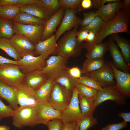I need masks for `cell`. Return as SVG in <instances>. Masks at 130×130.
Here are the masks:
<instances>
[{"label": "cell", "instance_id": "cell-39", "mask_svg": "<svg viewBox=\"0 0 130 130\" xmlns=\"http://www.w3.org/2000/svg\"><path fill=\"white\" fill-rule=\"evenodd\" d=\"M37 0H0V6L11 5L20 7L24 6L36 2Z\"/></svg>", "mask_w": 130, "mask_h": 130}, {"label": "cell", "instance_id": "cell-33", "mask_svg": "<svg viewBox=\"0 0 130 130\" xmlns=\"http://www.w3.org/2000/svg\"><path fill=\"white\" fill-rule=\"evenodd\" d=\"M20 7L11 5L0 6V17L9 20L13 21L17 15L20 12Z\"/></svg>", "mask_w": 130, "mask_h": 130}, {"label": "cell", "instance_id": "cell-23", "mask_svg": "<svg viewBox=\"0 0 130 130\" xmlns=\"http://www.w3.org/2000/svg\"><path fill=\"white\" fill-rule=\"evenodd\" d=\"M17 89L8 85L0 81V98L6 101L14 110L18 106L17 100Z\"/></svg>", "mask_w": 130, "mask_h": 130}, {"label": "cell", "instance_id": "cell-26", "mask_svg": "<svg viewBox=\"0 0 130 130\" xmlns=\"http://www.w3.org/2000/svg\"><path fill=\"white\" fill-rule=\"evenodd\" d=\"M77 80L71 76L66 68L54 79L55 83L59 84L70 91H72L78 84Z\"/></svg>", "mask_w": 130, "mask_h": 130}, {"label": "cell", "instance_id": "cell-52", "mask_svg": "<svg viewBox=\"0 0 130 130\" xmlns=\"http://www.w3.org/2000/svg\"><path fill=\"white\" fill-rule=\"evenodd\" d=\"M82 7L85 9L90 8L92 5V1L91 0H83L81 2Z\"/></svg>", "mask_w": 130, "mask_h": 130}, {"label": "cell", "instance_id": "cell-30", "mask_svg": "<svg viewBox=\"0 0 130 130\" xmlns=\"http://www.w3.org/2000/svg\"><path fill=\"white\" fill-rule=\"evenodd\" d=\"M13 21L0 17V38L10 39L14 34Z\"/></svg>", "mask_w": 130, "mask_h": 130}, {"label": "cell", "instance_id": "cell-25", "mask_svg": "<svg viewBox=\"0 0 130 130\" xmlns=\"http://www.w3.org/2000/svg\"><path fill=\"white\" fill-rule=\"evenodd\" d=\"M55 83L54 79H48L35 91V97L37 102L48 101Z\"/></svg>", "mask_w": 130, "mask_h": 130}, {"label": "cell", "instance_id": "cell-15", "mask_svg": "<svg viewBox=\"0 0 130 130\" xmlns=\"http://www.w3.org/2000/svg\"><path fill=\"white\" fill-rule=\"evenodd\" d=\"M17 100L20 107H33L37 102L35 91L24 83L17 87Z\"/></svg>", "mask_w": 130, "mask_h": 130}, {"label": "cell", "instance_id": "cell-55", "mask_svg": "<svg viewBox=\"0 0 130 130\" xmlns=\"http://www.w3.org/2000/svg\"><path fill=\"white\" fill-rule=\"evenodd\" d=\"M75 130H79L78 123H77Z\"/></svg>", "mask_w": 130, "mask_h": 130}, {"label": "cell", "instance_id": "cell-21", "mask_svg": "<svg viewBox=\"0 0 130 130\" xmlns=\"http://www.w3.org/2000/svg\"><path fill=\"white\" fill-rule=\"evenodd\" d=\"M107 41L96 43L86 42L82 44V47L87 51L85 56L87 59H97L103 58L108 50Z\"/></svg>", "mask_w": 130, "mask_h": 130}, {"label": "cell", "instance_id": "cell-29", "mask_svg": "<svg viewBox=\"0 0 130 130\" xmlns=\"http://www.w3.org/2000/svg\"><path fill=\"white\" fill-rule=\"evenodd\" d=\"M104 59H87L84 61L81 69V73L84 74L95 71L102 67L106 62Z\"/></svg>", "mask_w": 130, "mask_h": 130}, {"label": "cell", "instance_id": "cell-7", "mask_svg": "<svg viewBox=\"0 0 130 130\" xmlns=\"http://www.w3.org/2000/svg\"><path fill=\"white\" fill-rule=\"evenodd\" d=\"M115 85L103 88L102 90L98 91L94 98L95 107L96 108L102 103L108 100L114 101L120 105L126 104V98L117 89Z\"/></svg>", "mask_w": 130, "mask_h": 130}, {"label": "cell", "instance_id": "cell-8", "mask_svg": "<svg viewBox=\"0 0 130 130\" xmlns=\"http://www.w3.org/2000/svg\"><path fill=\"white\" fill-rule=\"evenodd\" d=\"M39 124L46 125L50 121L61 119V111L56 110L48 102H37L34 106Z\"/></svg>", "mask_w": 130, "mask_h": 130}, {"label": "cell", "instance_id": "cell-45", "mask_svg": "<svg viewBox=\"0 0 130 130\" xmlns=\"http://www.w3.org/2000/svg\"><path fill=\"white\" fill-rule=\"evenodd\" d=\"M67 69L69 74L73 78L78 80L81 77V71L78 67L74 66Z\"/></svg>", "mask_w": 130, "mask_h": 130}, {"label": "cell", "instance_id": "cell-6", "mask_svg": "<svg viewBox=\"0 0 130 130\" xmlns=\"http://www.w3.org/2000/svg\"><path fill=\"white\" fill-rule=\"evenodd\" d=\"M78 94L76 87L72 91V98L69 104L64 110L61 111L60 119L62 123H77L82 117Z\"/></svg>", "mask_w": 130, "mask_h": 130}, {"label": "cell", "instance_id": "cell-4", "mask_svg": "<svg viewBox=\"0 0 130 130\" xmlns=\"http://www.w3.org/2000/svg\"><path fill=\"white\" fill-rule=\"evenodd\" d=\"M12 117L13 124L16 127L21 129L26 126L33 127L39 124L33 107H18L14 110Z\"/></svg>", "mask_w": 130, "mask_h": 130}, {"label": "cell", "instance_id": "cell-40", "mask_svg": "<svg viewBox=\"0 0 130 130\" xmlns=\"http://www.w3.org/2000/svg\"><path fill=\"white\" fill-rule=\"evenodd\" d=\"M82 0H59L61 7L65 9H71L81 10L80 3Z\"/></svg>", "mask_w": 130, "mask_h": 130}, {"label": "cell", "instance_id": "cell-46", "mask_svg": "<svg viewBox=\"0 0 130 130\" xmlns=\"http://www.w3.org/2000/svg\"><path fill=\"white\" fill-rule=\"evenodd\" d=\"M119 0H91L92 4L94 7L98 9L102 5L106 3L115 2L118 1Z\"/></svg>", "mask_w": 130, "mask_h": 130}, {"label": "cell", "instance_id": "cell-43", "mask_svg": "<svg viewBox=\"0 0 130 130\" xmlns=\"http://www.w3.org/2000/svg\"><path fill=\"white\" fill-rule=\"evenodd\" d=\"M127 123L124 121L118 123H112L107 124L102 127L100 130H121L126 127Z\"/></svg>", "mask_w": 130, "mask_h": 130}, {"label": "cell", "instance_id": "cell-16", "mask_svg": "<svg viewBox=\"0 0 130 130\" xmlns=\"http://www.w3.org/2000/svg\"><path fill=\"white\" fill-rule=\"evenodd\" d=\"M114 73L117 89L126 98L130 97V74L124 72L116 68L112 63L109 61Z\"/></svg>", "mask_w": 130, "mask_h": 130}, {"label": "cell", "instance_id": "cell-13", "mask_svg": "<svg viewBox=\"0 0 130 130\" xmlns=\"http://www.w3.org/2000/svg\"><path fill=\"white\" fill-rule=\"evenodd\" d=\"M85 75L95 79L103 88L116 84L113 70L109 61L99 69Z\"/></svg>", "mask_w": 130, "mask_h": 130}, {"label": "cell", "instance_id": "cell-38", "mask_svg": "<svg viewBox=\"0 0 130 130\" xmlns=\"http://www.w3.org/2000/svg\"><path fill=\"white\" fill-rule=\"evenodd\" d=\"M78 84H82L94 88L98 91L103 88L95 79L85 74L83 75L77 80Z\"/></svg>", "mask_w": 130, "mask_h": 130}, {"label": "cell", "instance_id": "cell-14", "mask_svg": "<svg viewBox=\"0 0 130 130\" xmlns=\"http://www.w3.org/2000/svg\"><path fill=\"white\" fill-rule=\"evenodd\" d=\"M9 40L22 58L29 55L37 56L35 45L24 35L15 33Z\"/></svg>", "mask_w": 130, "mask_h": 130}, {"label": "cell", "instance_id": "cell-27", "mask_svg": "<svg viewBox=\"0 0 130 130\" xmlns=\"http://www.w3.org/2000/svg\"><path fill=\"white\" fill-rule=\"evenodd\" d=\"M13 21L23 25L33 26H45L47 22L29 14L23 12H20L15 16Z\"/></svg>", "mask_w": 130, "mask_h": 130}, {"label": "cell", "instance_id": "cell-2", "mask_svg": "<svg viewBox=\"0 0 130 130\" xmlns=\"http://www.w3.org/2000/svg\"><path fill=\"white\" fill-rule=\"evenodd\" d=\"M79 26L67 31L57 43L56 55L68 59L77 57L81 54L83 44L78 42L76 38Z\"/></svg>", "mask_w": 130, "mask_h": 130}, {"label": "cell", "instance_id": "cell-50", "mask_svg": "<svg viewBox=\"0 0 130 130\" xmlns=\"http://www.w3.org/2000/svg\"><path fill=\"white\" fill-rule=\"evenodd\" d=\"M119 117H122L124 121L127 123L130 122V112H121L118 114Z\"/></svg>", "mask_w": 130, "mask_h": 130}, {"label": "cell", "instance_id": "cell-49", "mask_svg": "<svg viewBox=\"0 0 130 130\" xmlns=\"http://www.w3.org/2000/svg\"><path fill=\"white\" fill-rule=\"evenodd\" d=\"M10 64L18 65V61L10 59L0 55V65L5 64Z\"/></svg>", "mask_w": 130, "mask_h": 130}, {"label": "cell", "instance_id": "cell-9", "mask_svg": "<svg viewBox=\"0 0 130 130\" xmlns=\"http://www.w3.org/2000/svg\"><path fill=\"white\" fill-rule=\"evenodd\" d=\"M68 59L59 55H53L46 60V65L42 71L48 79H54L64 69Z\"/></svg>", "mask_w": 130, "mask_h": 130}, {"label": "cell", "instance_id": "cell-3", "mask_svg": "<svg viewBox=\"0 0 130 130\" xmlns=\"http://www.w3.org/2000/svg\"><path fill=\"white\" fill-rule=\"evenodd\" d=\"M25 75L18 65L10 64L0 65V81L8 85L17 87L24 83Z\"/></svg>", "mask_w": 130, "mask_h": 130}, {"label": "cell", "instance_id": "cell-1", "mask_svg": "<svg viewBox=\"0 0 130 130\" xmlns=\"http://www.w3.org/2000/svg\"><path fill=\"white\" fill-rule=\"evenodd\" d=\"M130 12L122 9L117 13L114 18L110 21L104 22L101 28L96 35L94 42L102 43L107 36L113 34L124 32L130 34Z\"/></svg>", "mask_w": 130, "mask_h": 130}, {"label": "cell", "instance_id": "cell-53", "mask_svg": "<svg viewBox=\"0 0 130 130\" xmlns=\"http://www.w3.org/2000/svg\"><path fill=\"white\" fill-rule=\"evenodd\" d=\"M123 6L122 9L130 12V0H124L122 2Z\"/></svg>", "mask_w": 130, "mask_h": 130}, {"label": "cell", "instance_id": "cell-10", "mask_svg": "<svg viewBox=\"0 0 130 130\" xmlns=\"http://www.w3.org/2000/svg\"><path fill=\"white\" fill-rule=\"evenodd\" d=\"M78 11V10L76 9H65L63 17L55 34L57 41L65 32L80 25L82 20L76 15Z\"/></svg>", "mask_w": 130, "mask_h": 130}, {"label": "cell", "instance_id": "cell-54", "mask_svg": "<svg viewBox=\"0 0 130 130\" xmlns=\"http://www.w3.org/2000/svg\"><path fill=\"white\" fill-rule=\"evenodd\" d=\"M9 127L5 124L0 125V130H10Z\"/></svg>", "mask_w": 130, "mask_h": 130}, {"label": "cell", "instance_id": "cell-36", "mask_svg": "<svg viewBox=\"0 0 130 130\" xmlns=\"http://www.w3.org/2000/svg\"><path fill=\"white\" fill-rule=\"evenodd\" d=\"M78 92V97L93 98L98 91L95 89L85 85L78 84L77 86Z\"/></svg>", "mask_w": 130, "mask_h": 130}, {"label": "cell", "instance_id": "cell-5", "mask_svg": "<svg viewBox=\"0 0 130 130\" xmlns=\"http://www.w3.org/2000/svg\"><path fill=\"white\" fill-rule=\"evenodd\" d=\"M72 91H68L59 84L55 83L48 102L56 110L63 111L71 101Z\"/></svg>", "mask_w": 130, "mask_h": 130}, {"label": "cell", "instance_id": "cell-47", "mask_svg": "<svg viewBox=\"0 0 130 130\" xmlns=\"http://www.w3.org/2000/svg\"><path fill=\"white\" fill-rule=\"evenodd\" d=\"M88 32L86 30H81L77 31L76 34V38L78 41L81 43L86 40Z\"/></svg>", "mask_w": 130, "mask_h": 130}, {"label": "cell", "instance_id": "cell-31", "mask_svg": "<svg viewBox=\"0 0 130 130\" xmlns=\"http://www.w3.org/2000/svg\"><path fill=\"white\" fill-rule=\"evenodd\" d=\"M78 98L79 107L82 115H85L93 114L96 108L95 106L94 98L79 97Z\"/></svg>", "mask_w": 130, "mask_h": 130}, {"label": "cell", "instance_id": "cell-44", "mask_svg": "<svg viewBox=\"0 0 130 130\" xmlns=\"http://www.w3.org/2000/svg\"><path fill=\"white\" fill-rule=\"evenodd\" d=\"M62 122L57 119L50 121L46 125L49 130H61Z\"/></svg>", "mask_w": 130, "mask_h": 130}, {"label": "cell", "instance_id": "cell-34", "mask_svg": "<svg viewBox=\"0 0 130 130\" xmlns=\"http://www.w3.org/2000/svg\"><path fill=\"white\" fill-rule=\"evenodd\" d=\"M93 114L82 115L77 122L79 130H88L98 123L97 119L94 117Z\"/></svg>", "mask_w": 130, "mask_h": 130}, {"label": "cell", "instance_id": "cell-22", "mask_svg": "<svg viewBox=\"0 0 130 130\" xmlns=\"http://www.w3.org/2000/svg\"><path fill=\"white\" fill-rule=\"evenodd\" d=\"M20 12L26 13L46 21L52 16L44 6L36 2L21 7Z\"/></svg>", "mask_w": 130, "mask_h": 130}, {"label": "cell", "instance_id": "cell-17", "mask_svg": "<svg viewBox=\"0 0 130 130\" xmlns=\"http://www.w3.org/2000/svg\"><path fill=\"white\" fill-rule=\"evenodd\" d=\"M107 45L108 50L110 51L112 58L113 62L112 63L114 66L120 70L130 73V65L125 62L117 45L111 38L107 41Z\"/></svg>", "mask_w": 130, "mask_h": 130}, {"label": "cell", "instance_id": "cell-56", "mask_svg": "<svg viewBox=\"0 0 130 130\" xmlns=\"http://www.w3.org/2000/svg\"><path fill=\"white\" fill-rule=\"evenodd\" d=\"M1 118H0V120H1Z\"/></svg>", "mask_w": 130, "mask_h": 130}, {"label": "cell", "instance_id": "cell-41", "mask_svg": "<svg viewBox=\"0 0 130 130\" xmlns=\"http://www.w3.org/2000/svg\"><path fill=\"white\" fill-rule=\"evenodd\" d=\"M14 110L9 105L4 104L0 99V118H8L13 116Z\"/></svg>", "mask_w": 130, "mask_h": 130}, {"label": "cell", "instance_id": "cell-11", "mask_svg": "<svg viewBox=\"0 0 130 130\" xmlns=\"http://www.w3.org/2000/svg\"><path fill=\"white\" fill-rule=\"evenodd\" d=\"M15 33L23 35L35 45L40 41L45 26L29 25L13 21Z\"/></svg>", "mask_w": 130, "mask_h": 130}, {"label": "cell", "instance_id": "cell-19", "mask_svg": "<svg viewBox=\"0 0 130 130\" xmlns=\"http://www.w3.org/2000/svg\"><path fill=\"white\" fill-rule=\"evenodd\" d=\"M65 9L61 7L57 12L47 21L45 25L41 38L43 41L52 36L63 17Z\"/></svg>", "mask_w": 130, "mask_h": 130}, {"label": "cell", "instance_id": "cell-32", "mask_svg": "<svg viewBox=\"0 0 130 130\" xmlns=\"http://www.w3.org/2000/svg\"><path fill=\"white\" fill-rule=\"evenodd\" d=\"M0 49L5 52L9 56L16 61H18L22 57L16 50L9 39L0 38Z\"/></svg>", "mask_w": 130, "mask_h": 130}, {"label": "cell", "instance_id": "cell-37", "mask_svg": "<svg viewBox=\"0 0 130 130\" xmlns=\"http://www.w3.org/2000/svg\"><path fill=\"white\" fill-rule=\"evenodd\" d=\"M104 22L100 17L97 16L87 26L81 27L79 31L86 30L88 32L92 31L96 35L101 28Z\"/></svg>", "mask_w": 130, "mask_h": 130}, {"label": "cell", "instance_id": "cell-24", "mask_svg": "<svg viewBox=\"0 0 130 130\" xmlns=\"http://www.w3.org/2000/svg\"><path fill=\"white\" fill-rule=\"evenodd\" d=\"M42 70H35L25 74L24 83L36 90L48 79Z\"/></svg>", "mask_w": 130, "mask_h": 130}, {"label": "cell", "instance_id": "cell-48", "mask_svg": "<svg viewBox=\"0 0 130 130\" xmlns=\"http://www.w3.org/2000/svg\"><path fill=\"white\" fill-rule=\"evenodd\" d=\"M77 124L76 122H72L66 123L62 122L61 130H75Z\"/></svg>", "mask_w": 130, "mask_h": 130}, {"label": "cell", "instance_id": "cell-28", "mask_svg": "<svg viewBox=\"0 0 130 130\" xmlns=\"http://www.w3.org/2000/svg\"><path fill=\"white\" fill-rule=\"evenodd\" d=\"M113 40L116 42L121 49L122 53L125 62L130 65V44L127 39L122 37L117 34L111 35Z\"/></svg>", "mask_w": 130, "mask_h": 130}, {"label": "cell", "instance_id": "cell-12", "mask_svg": "<svg viewBox=\"0 0 130 130\" xmlns=\"http://www.w3.org/2000/svg\"><path fill=\"white\" fill-rule=\"evenodd\" d=\"M19 68L26 74L36 70H42L46 66V60L43 56L27 55L18 61Z\"/></svg>", "mask_w": 130, "mask_h": 130}, {"label": "cell", "instance_id": "cell-18", "mask_svg": "<svg viewBox=\"0 0 130 130\" xmlns=\"http://www.w3.org/2000/svg\"><path fill=\"white\" fill-rule=\"evenodd\" d=\"M56 41L55 34L46 39L40 41L35 45L36 56L41 55L46 60L50 55H56Z\"/></svg>", "mask_w": 130, "mask_h": 130}, {"label": "cell", "instance_id": "cell-51", "mask_svg": "<svg viewBox=\"0 0 130 130\" xmlns=\"http://www.w3.org/2000/svg\"><path fill=\"white\" fill-rule=\"evenodd\" d=\"M96 37V34L93 32L90 31L88 32L86 39V41L89 43L94 42Z\"/></svg>", "mask_w": 130, "mask_h": 130}, {"label": "cell", "instance_id": "cell-42", "mask_svg": "<svg viewBox=\"0 0 130 130\" xmlns=\"http://www.w3.org/2000/svg\"><path fill=\"white\" fill-rule=\"evenodd\" d=\"M97 16H98L96 13L92 11H90L88 13L84 12L83 13V19L82 20L80 24L81 27L87 26Z\"/></svg>", "mask_w": 130, "mask_h": 130}, {"label": "cell", "instance_id": "cell-35", "mask_svg": "<svg viewBox=\"0 0 130 130\" xmlns=\"http://www.w3.org/2000/svg\"><path fill=\"white\" fill-rule=\"evenodd\" d=\"M36 2L44 6L51 16L55 13L61 7L58 0H37Z\"/></svg>", "mask_w": 130, "mask_h": 130}, {"label": "cell", "instance_id": "cell-20", "mask_svg": "<svg viewBox=\"0 0 130 130\" xmlns=\"http://www.w3.org/2000/svg\"><path fill=\"white\" fill-rule=\"evenodd\" d=\"M120 1L103 5L95 13L104 22L111 20L115 17L117 12L122 8V3Z\"/></svg>", "mask_w": 130, "mask_h": 130}]
</instances>
